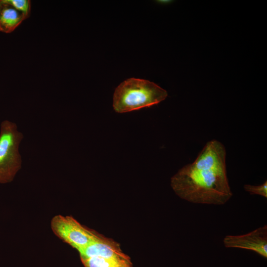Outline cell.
Returning <instances> with one entry per match:
<instances>
[{
  "instance_id": "10",
  "label": "cell",
  "mask_w": 267,
  "mask_h": 267,
  "mask_svg": "<svg viewBox=\"0 0 267 267\" xmlns=\"http://www.w3.org/2000/svg\"><path fill=\"white\" fill-rule=\"evenodd\" d=\"M244 190L251 195H259L267 198V181L259 185L245 184Z\"/></svg>"
},
{
  "instance_id": "5",
  "label": "cell",
  "mask_w": 267,
  "mask_h": 267,
  "mask_svg": "<svg viewBox=\"0 0 267 267\" xmlns=\"http://www.w3.org/2000/svg\"><path fill=\"white\" fill-rule=\"evenodd\" d=\"M226 248L253 251L264 258H267V225H264L246 234L226 235L223 239Z\"/></svg>"
},
{
  "instance_id": "7",
  "label": "cell",
  "mask_w": 267,
  "mask_h": 267,
  "mask_svg": "<svg viewBox=\"0 0 267 267\" xmlns=\"http://www.w3.org/2000/svg\"><path fill=\"white\" fill-rule=\"evenodd\" d=\"M26 19L24 15L9 4L0 0V31L10 33Z\"/></svg>"
},
{
  "instance_id": "9",
  "label": "cell",
  "mask_w": 267,
  "mask_h": 267,
  "mask_svg": "<svg viewBox=\"0 0 267 267\" xmlns=\"http://www.w3.org/2000/svg\"><path fill=\"white\" fill-rule=\"evenodd\" d=\"M16 9L22 12L26 19L30 15L31 1L29 0H6Z\"/></svg>"
},
{
  "instance_id": "8",
  "label": "cell",
  "mask_w": 267,
  "mask_h": 267,
  "mask_svg": "<svg viewBox=\"0 0 267 267\" xmlns=\"http://www.w3.org/2000/svg\"><path fill=\"white\" fill-rule=\"evenodd\" d=\"M81 259L85 267H133L130 258L90 257L81 258Z\"/></svg>"
},
{
  "instance_id": "4",
  "label": "cell",
  "mask_w": 267,
  "mask_h": 267,
  "mask_svg": "<svg viewBox=\"0 0 267 267\" xmlns=\"http://www.w3.org/2000/svg\"><path fill=\"white\" fill-rule=\"evenodd\" d=\"M50 227L58 238L77 251L88 245L99 235L71 216H55L51 220Z\"/></svg>"
},
{
  "instance_id": "2",
  "label": "cell",
  "mask_w": 267,
  "mask_h": 267,
  "mask_svg": "<svg viewBox=\"0 0 267 267\" xmlns=\"http://www.w3.org/2000/svg\"><path fill=\"white\" fill-rule=\"evenodd\" d=\"M167 95L166 90L153 82L131 78L116 89L113 106L116 112L126 113L156 105Z\"/></svg>"
},
{
  "instance_id": "1",
  "label": "cell",
  "mask_w": 267,
  "mask_h": 267,
  "mask_svg": "<svg viewBox=\"0 0 267 267\" xmlns=\"http://www.w3.org/2000/svg\"><path fill=\"white\" fill-rule=\"evenodd\" d=\"M226 151L214 139L208 141L195 161L184 166L171 179V186L189 202L222 205L233 193L227 176Z\"/></svg>"
},
{
  "instance_id": "6",
  "label": "cell",
  "mask_w": 267,
  "mask_h": 267,
  "mask_svg": "<svg viewBox=\"0 0 267 267\" xmlns=\"http://www.w3.org/2000/svg\"><path fill=\"white\" fill-rule=\"evenodd\" d=\"M78 251L81 258L101 257L123 259L130 258L123 252L118 243L100 234L95 240Z\"/></svg>"
},
{
  "instance_id": "3",
  "label": "cell",
  "mask_w": 267,
  "mask_h": 267,
  "mask_svg": "<svg viewBox=\"0 0 267 267\" xmlns=\"http://www.w3.org/2000/svg\"><path fill=\"white\" fill-rule=\"evenodd\" d=\"M23 138L15 123L3 121L0 129V183L11 182L22 166L19 151Z\"/></svg>"
}]
</instances>
